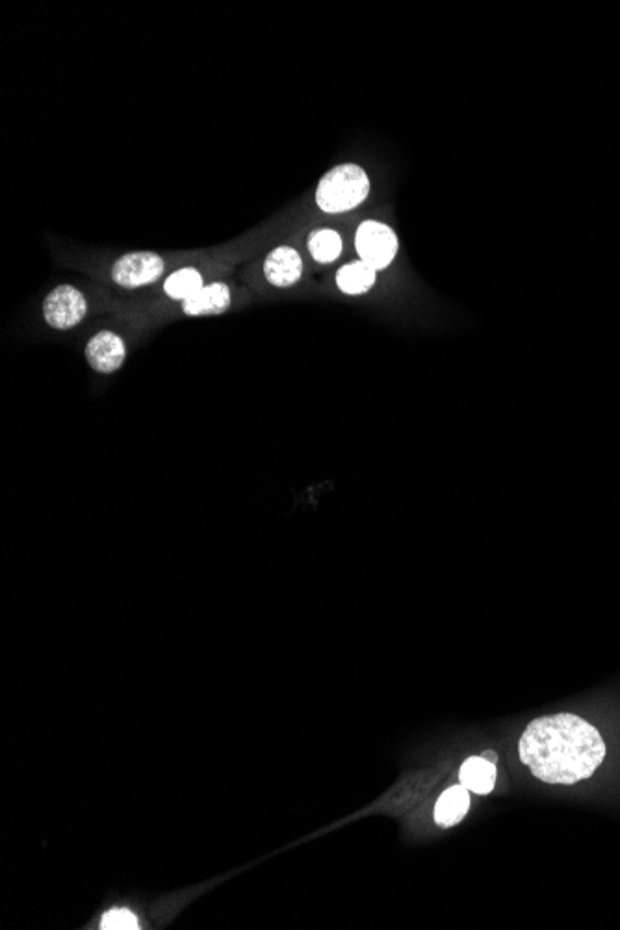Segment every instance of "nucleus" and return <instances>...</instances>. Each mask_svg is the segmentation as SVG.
<instances>
[{
	"label": "nucleus",
	"mask_w": 620,
	"mask_h": 930,
	"mask_svg": "<svg viewBox=\"0 0 620 930\" xmlns=\"http://www.w3.org/2000/svg\"><path fill=\"white\" fill-rule=\"evenodd\" d=\"M355 247L362 262L372 266L375 272L385 270L398 253V236L394 231L379 221H364L357 229Z\"/></svg>",
	"instance_id": "nucleus-3"
},
{
	"label": "nucleus",
	"mask_w": 620,
	"mask_h": 930,
	"mask_svg": "<svg viewBox=\"0 0 620 930\" xmlns=\"http://www.w3.org/2000/svg\"><path fill=\"white\" fill-rule=\"evenodd\" d=\"M459 782L476 795L491 793L496 784V763L489 762L481 756L466 760L459 771Z\"/></svg>",
	"instance_id": "nucleus-10"
},
{
	"label": "nucleus",
	"mask_w": 620,
	"mask_h": 930,
	"mask_svg": "<svg viewBox=\"0 0 620 930\" xmlns=\"http://www.w3.org/2000/svg\"><path fill=\"white\" fill-rule=\"evenodd\" d=\"M309 251L316 262H322V264L335 262L342 253V238L336 231L320 229L310 234Z\"/></svg>",
	"instance_id": "nucleus-13"
},
{
	"label": "nucleus",
	"mask_w": 620,
	"mask_h": 930,
	"mask_svg": "<svg viewBox=\"0 0 620 930\" xmlns=\"http://www.w3.org/2000/svg\"><path fill=\"white\" fill-rule=\"evenodd\" d=\"M370 194V179L361 166L342 164L323 175L316 190V203L327 214H342L355 207Z\"/></svg>",
	"instance_id": "nucleus-2"
},
{
	"label": "nucleus",
	"mask_w": 620,
	"mask_h": 930,
	"mask_svg": "<svg viewBox=\"0 0 620 930\" xmlns=\"http://www.w3.org/2000/svg\"><path fill=\"white\" fill-rule=\"evenodd\" d=\"M301 273H303V260L294 247H277L264 262V275L268 283L277 288L296 285L301 279Z\"/></svg>",
	"instance_id": "nucleus-7"
},
{
	"label": "nucleus",
	"mask_w": 620,
	"mask_h": 930,
	"mask_svg": "<svg viewBox=\"0 0 620 930\" xmlns=\"http://www.w3.org/2000/svg\"><path fill=\"white\" fill-rule=\"evenodd\" d=\"M203 277L195 268H182L179 272L171 273L166 283H164V292L169 298L177 301H186L197 294L203 288Z\"/></svg>",
	"instance_id": "nucleus-12"
},
{
	"label": "nucleus",
	"mask_w": 620,
	"mask_h": 930,
	"mask_svg": "<svg viewBox=\"0 0 620 930\" xmlns=\"http://www.w3.org/2000/svg\"><path fill=\"white\" fill-rule=\"evenodd\" d=\"M375 279L377 272L362 260L349 262L336 273V285L348 296L366 294L375 285Z\"/></svg>",
	"instance_id": "nucleus-11"
},
{
	"label": "nucleus",
	"mask_w": 620,
	"mask_h": 930,
	"mask_svg": "<svg viewBox=\"0 0 620 930\" xmlns=\"http://www.w3.org/2000/svg\"><path fill=\"white\" fill-rule=\"evenodd\" d=\"M470 808V791L465 786L446 789L435 804V823L439 827H453L463 821Z\"/></svg>",
	"instance_id": "nucleus-9"
},
{
	"label": "nucleus",
	"mask_w": 620,
	"mask_h": 930,
	"mask_svg": "<svg viewBox=\"0 0 620 930\" xmlns=\"http://www.w3.org/2000/svg\"><path fill=\"white\" fill-rule=\"evenodd\" d=\"M518 754L541 782L572 786L595 775L608 749L593 724L559 713L531 721L520 737Z\"/></svg>",
	"instance_id": "nucleus-1"
},
{
	"label": "nucleus",
	"mask_w": 620,
	"mask_h": 930,
	"mask_svg": "<svg viewBox=\"0 0 620 930\" xmlns=\"http://www.w3.org/2000/svg\"><path fill=\"white\" fill-rule=\"evenodd\" d=\"M127 357V346L121 336L112 331H99L86 346V359L99 374H114Z\"/></svg>",
	"instance_id": "nucleus-6"
},
{
	"label": "nucleus",
	"mask_w": 620,
	"mask_h": 930,
	"mask_svg": "<svg viewBox=\"0 0 620 930\" xmlns=\"http://www.w3.org/2000/svg\"><path fill=\"white\" fill-rule=\"evenodd\" d=\"M101 929H140V919L129 908H112L99 921Z\"/></svg>",
	"instance_id": "nucleus-14"
},
{
	"label": "nucleus",
	"mask_w": 620,
	"mask_h": 930,
	"mask_svg": "<svg viewBox=\"0 0 620 930\" xmlns=\"http://www.w3.org/2000/svg\"><path fill=\"white\" fill-rule=\"evenodd\" d=\"M86 314L88 301L75 286H58L43 301V318L58 331L73 329L86 318Z\"/></svg>",
	"instance_id": "nucleus-4"
},
{
	"label": "nucleus",
	"mask_w": 620,
	"mask_h": 930,
	"mask_svg": "<svg viewBox=\"0 0 620 930\" xmlns=\"http://www.w3.org/2000/svg\"><path fill=\"white\" fill-rule=\"evenodd\" d=\"M481 758H485V760H489V762L492 763H498V756H496L492 750H485V752H481Z\"/></svg>",
	"instance_id": "nucleus-15"
},
{
	"label": "nucleus",
	"mask_w": 620,
	"mask_h": 930,
	"mask_svg": "<svg viewBox=\"0 0 620 930\" xmlns=\"http://www.w3.org/2000/svg\"><path fill=\"white\" fill-rule=\"evenodd\" d=\"M231 307V290L225 283L203 286L192 298L182 301L186 316H216Z\"/></svg>",
	"instance_id": "nucleus-8"
},
{
	"label": "nucleus",
	"mask_w": 620,
	"mask_h": 930,
	"mask_svg": "<svg viewBox=\"0 0 620 930\" xmlns=\"http://www.w3.org/2000/svg\"><path fill=\"white\" fill-rule=\"evenodd\" d=\"M164 273V260L151 251L129 253L117 260L112 268L114 283L123 288L153 285Z\"/></svg>",
	"instance_id": "nucleus-5"
}]
</instances>
